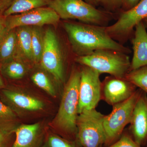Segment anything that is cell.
Here are the masks:
<instances>
[{
  "label": "cell",
  "mask_w": 147,
  "mask_h": 147,
  "mask_svg": "<svg viewBox=\"0 0 147 147\" xmlns=\"http://www.w3.org/2000/svg\"><path fill=\"white\" fill-rule=\"evenodd\" d=\"M63 27L74 51L79 56L89 55L99 50L128 53V49L108 34L106 27L71 22H65Z\"/></svg>",
  "instance_id": "6da1fadb"
},
{
  "label": "cell",
  "mask_w": 147,
  "mask_h": 147,
  "mask_svg": "<svg viewBox=\"0 0 147 147\" xmlns=\"http://www.w3.org/2000/svg\"><path fill=\"white\" fill-rule=\"evenodd\" d=\"M81 73L74 70L66 84L56 118V125L67 134L76 133Z\"/></svg>",
  "instance_id": "7a4b0ae2"
},
{
  "label": "cell",
  "mask_w": 147,
  "mask_h": 147,
  "mask_svg": "<svg viewBox=\"0 0 147 147\" xmlns=\"http://www.w3.org/2000/svg\"><path fill=\"white\" fill-rule=\"evenodd\" d=\"M78 63L88 67L99 74L108 73L123 78L130 69L131 62L125 53L110 50H99L86 56H79Z\"/></svg>",
  "instance_id": "3957f363"
},
{
  "label": "cell",
  "mask_w": 147,
  "mask_h": 147,
  "mask_svg": "<svg viewBox=\"0 0 147 147\" xmlns=\"http://www.w3.org/2000/svg\"><path fill=\"white\" fill-rule=\"evenodd\" d=\"M47 6L64 20H78L100 26L106 20L105 13L83 0H49Z\"/></svg>",
  "instance_id": "277c9868"
},
{
  "label": "cell",
  "mask_w": 147,
  "mask_h": 147,
  "mask_svg": "<svg viewBox=\"0 0 147 147\" xmlns=\"http://www.w3.org/2000/svg\"><path fill=\"white\" fill-rule=\"evenodd\" d=\"M104 117L95 108L78 114L76 137L82 147H102L105 144Z\"/></svg>",
  "instance_id": "5b68a950"
},
{
  "label": "cell",
  "mask_w": 147,
  "mask_h": 147,
  "mask_svg": "<svg viewBox=\"0 0 147 147\" xmlns=\"http://www.w3.org/2000/svg\"><path fill=\"white\" fill-rule=\"evenodd\" d=\"M142 92L137 90L128 99L113 105L112 112L108 115L105 116L103 125L106 146H108L115 142L124 127L130 123L134 106Z\"/></svg>",
  "instance_id": "8992f818"
},
{
  "label": "cell",
  "mask_w": 147,
  "mask_h": 147,
  "mask_svg": "<svg viewBox=\"0 0 147 147\" xmlns=\"http://www.w3.org/2000/svg\"><path fill=\"white\" fill-rule=\"evenodd\" d=\"M80 73L78 114L95 108L101 98L102 90L100 74L86 66Z\"/></svg>",
  "instance_id": "52a82bcc"
},
{
  "label": "cell",
  "mask_w": 147,
  "mask_h": 147,
  "mask_svg": "<svg viewBox=\"0 0 147 147\" xmlns=\"http://www.w3.org/2000/svg\"><path fill=\"white\" fill-rule=\"evenodd\" d=\"M57 37L48 28L44 33V46L40 63L42 68L53 75L57 82L64 79L63 59Z\"/></svg>",
  "instance_id": "ba28073f"
},
{
  "label": "cell",
  "mask_w": 147,
  "mask_h": 147,
  "mask_svg": "<svg viewBox=\"0 0 147 147\" xmlns=\"http://www.w3.org/2000/svg\"><path fill=\"white\" fill-rule=\"evenodd\" d=\"M60 19L53 9L48 6L43 7L5 17L6 30L8 31L23 26L42 27L45 25H56Z\"/></svg>",
  "instance_id": "9c48e42d"
},
{
  "label": "cell",
  "mask_w": 147,
  "mask_h": 147,
  "mask_svg": "<svg viewBox=\"0 0 147 147\" xmlns=\"http://www.w3.org/2000/svg\"><path fill=\"white\" fill-rule=\"evenodd\" d=\"M147 17V0H141L133 8L122 13L115 24L106 27V31L112 38L126 36Z\"/></svg>",
  "instance_id": "30bf717a"
},
{
  "label": "cell",
  "mask_w": 147,
  "mask_h": 147,
  "mask_svg": "<svg viewBox=\"0 0 147 147\" xmlns=\"http://www.w3.org/2000/svg\"><path fill=\"white\" fill-rule=\"evenodd\" d=\"M131 137L139 146H145L147 142V96L142 92L135 104L131 121Z\"/></svg>",
  "instance_id": "8fae6325"
},
{
  "label": "cell",
  "mask_w": 147,
  "mask_h": 147,
  "mask_svg": "<svg viewBox=\"0 0 147 147\" xmlns=\"http://www.w3.org/2000/svg\"><path fill=\"white\" fill-rule=\"evenodd\" d=\"M123 78H108L102 86V97L110 105H115L128 99L135 91V86Z\"/></svg>",
  "instance_id": "7c38bea8"
},
{
  "label": "cell",
  "mask_w": 147,
  "mask_h": 147,
  "mask_svg": "<svg viewBox=\"0 0 147 147\" xmlns=\"http://www.w3.org/2000/svg\"><path fill=\"white\" fill-rule=\"evenodd\" d=\"M2 94L6 105L14 112L17 110L38 111L44 108V104L41 100L19 91L4 88Z\"/></svg>",
  "instance_id": "4fadbf2b"
},
{
  "label": "cell",
  "mask_w": 147,
  "mask_h": 147,
  "mask_svg": "<svg viewBox=\"0 0 147 147\" xmlns=\"http://www.w3.org/2000/svg\"><path fill=\"white\" fill-rule=\"evenodd\" d=\"M16 139L12 147H42L43 134L39 123L22 125L13 131Z\"/></svg>",
  "instance_id": "5bb4252c"
},
{
  "label": "cell",
  "mask_w": 147,
  "mask_h": 147,
  "mask_svg": "<svg viewBox=\"0 0 147 147\" xmlns=\"http://www.w3.org/2000/svg\"><path fill=\"white\" fill-rule=\"evenodd\" d=\"M132 40L133 56L130 70L147 66V33L143 21L136 25Z\"/></svg>",
  "instance_id": "9a60e30c"
},
{
  "label": "cell",
  "mask_w": 147,
  "mask_h": 147,
  "mask_svg": "<svg viewBox=\"0 0 147 147\" xmlns=\"http://www.w3.org/2000/svg\"><path fill=\"white\" fill-rule=\"evenodd\" d=\"M21 57L16 29L6 31L0 40V64Z\"/></svg>",
  "instance_id": "2e32d148"
},
{
  "label": "cell",
  "mask_w": 147,
  "mask_h": 147,
  "mask_svg": "<svg viewBox=\"0 0 147 147\" xmlns=\"http://www.w3.org/2000/svg\"><path fill=\"white\" fill-rule=\"evenodd\" d=\"M49 0H14L3 12L5 17L48 5Z\"/></svg>",
  "instance_id": "e0dca14e"
},
{
  "label": "cell",
  "mask_w": 147,
  "mask_h": 147,
  "mask_svg": "<svg viewBox=\"0 0 147 147\" xmlns=\"http://www.w3.org/2000/svg\"><path fill=\"white\" fill-rule=\"evenodd\" d=\"M15 29L20 56L32 61V27H20Z\"/></svg>",
  "instance_id": "ac0fdd59"
},
{
  "label": "cell",
  "mask_w": 147,
  "mask_h": 147,
  "mask_svg": "<svg viewBox=\"0 0 147 147\" xmlns=\"http://www.w3.org/2000/svg\"><path fill=\"white\" fill-rule=\"evenodd\" d=\"M20 58H15L1 64V70L9 79H19L24 77L26 71L25 65L20 61Z\"/></svg>",
  "instance_id": "d6986e66"
},
{
  "label": "cell",
  "mask_w": 147,
  "mask_h": 147,
  "mask_svg": "<svg viewBox=\"0 0 147 147\" xmlns=\"http://www.w3.org/2000/svg\"><path fill=\"white\" fill-rule=\"evenodd\" d=\"M41 27H32V49L33 61L40 63L44 46V33Z\"/></svg>",
  "instance_id": "ffe728a7"
},
{
  "label": "cell",
  "mask_w": 147,
  "mask_h": 147,
  "mask_svg": "<svg viewBox=\"0 0 147 147\" xmlns=\"http://www.w3.org/2000/svg\"><path fill=\"white\" fill-rule=\"evenodd\" d=\"M16 118L15 112L0 100V128L14 131L16 128L14 125Z\"/></svg>",
  "instance_id": "44dd1931"
},
{
  "label": "cell",
  "mask_w": 147,
  "mask_h": 147,
  "mask_svg": "<svg viewBox=\"0 0 147 147\" xmlns=\"http://www.w3.org/2000/svg\"><path fill=\"white\" fill-rule=\"evenodd\" d=\"M125 76L127 81L147 94V66L131 70Z\"/></svg>",
  "instance_id": "7402d4cb"
},
{
  "label": "cell",
  "mask_w": 147,
  "mask_h": 147,
  "mask_svg": "<svg viewBox=\"0 0 147 147\" xmlns=\"http://www.w3.org/2000/svg\"><path fill=\"white\" fill-rule=\"evenodd\" d=\"M31 79L38 88L53 97L56 96V92L51 81L44 72L38 71L33 74Z\"/></svg>",
  "instance_id": "603a6c76"
},
{
  "label": "cell",
  "mask_w": 147,
  "mask_h": 147,
  "mask_svg": "<svg viewBox=\"0 0 147 147\" xmlns=\"http://www.w3.org/2000/svg\"><path fill=\"white\" fill-rule=\"evenodd\" d=\"M42 147H76L71 142L54 134H49Z\"/></svg>",
  "instance_id": "cb8c5ba5"
},
{
  "label": "cell",
  "mask_w": 147,
  "mask_h": 147,
  "mask_svg": "<svg viewBox=\"0 0 147 147\" xmlns=\"http://www.w3.org/2000/svg\"><path fill=\"white\" fill-rule=\"evenodd\" d=\"M108 147H141L128 134H124L118 141Z\"/></svg>",
  "instance_id": "d4e9b609"
},
{
  "label": "cell",
  "mask_w": 147,
  "mask_h": 147,
  "mask_svg": "<svg viewBox=\"0 0 147 147\" xmlns=\"http://www.w3.org/2000/svg\"><path fill=\"white\" fill-rule=\"evenodd\" d=\"M13 131L0 128V147H7Z\"/></svg>",
  "instance_id": "484cf974"
},
{
  "label": "cell",
  "mask_w": 147,
  "mask_h": 147,
  "mask_svg": "<svg viewBox=\"0 0 147 147\" xmlns=\"http://www.w3.org/2000/svg\"><path fill=\"white\" fill-rule=\"evenodd\" d=\"M105 5L109 8L116 9L120 7L122 5V0H101Z\"/></svg>",
  "instance_id": "4316f807"
},
{
  "label": "cell",
  "mask_w": 147,
  "mask_h": 147,
  "mask_svg": "<svg viewBox=\"0 0 147 147\" xmlns=\"http://www.w3.org/2000/svg\"><path fill=\"white\" fill-rule=\"evenodd\" d=\"M141 0H122V5L125 11L129 10L135 6Z\"/></svg>",
  "instance_id": "83f0119b"
},
{
  "label": "cell",
  "mask_w": 147,
  "mask_h": 147,
  "mask_svg": "<svg viewBox=\"0 0 147 147\" xmlns=\"http://www.w3.org/2000/svg\"><path fill=\"white\" fill-rule=\"evenodd\" d=\"M3 12L4 11L0 12V40L6 31L5 25V17L4 16Z\"/></svg>",
  "instance_id": "f1b7e54d"
},
{
  "label": "cell",
  "mask_w": 147,
  "mask_h": 147,
  "mask_svg": "<svg viewBox=\"0 0 147 147\" xmlns=\"http://www.w3.org/2000/svg\"><path fill=\"white\" fill-rule=\"evenodd\" d=\"M14 0H0V12L4 11L11 5Z\"/></svg>",
  "instance_id": "f546056e"
},
{
  "label": "cell",
  "mask_w": 147,
  "mask_h": 147,
  "mask_svg": "<svg viewBox=\"0 0 147 147\" xmlns=\"http://www.w3.org/2000/svg\"><path fill=\"white\" fill-rule=\"evenodd\" d=\"M87 3L92 5L93 6L96 5L99 3L101 2V0H86Z\"/></svg>",
  "instance_id": "4dcf8cb0"
},
{
  "label": "cell",
  "mask_w": 147,
  "mask_h": 147,
  "mask_svg": "<svg viewBox=\"0 0 147 147\" xmlns=\"http://www.w3.org/2000/svg\"><path fill=\"white\" fill-rule=\"evenodd\" d=\"M4 88H5L4 83L2 78L1 74H0V90L3 89Z\"/></svg>",
  "instance_id": "1f68e13d"
},
{
  "label": "cell",
  "mask_w": 147,
  "mask_h": 147,
  "mask_svg": "<svg viewBox=\"0 0 147 147\" xmlns=\"http://www.w3.org/2000/svg\"><path fill=\"white\" fill-rule=\"evenodd\" d=\"M144 21L145 24L146 25L147 27V17L145 18V19H144Z\"/></svg>",
  "instance_id": "d6a6232c"
}]
</instances>
